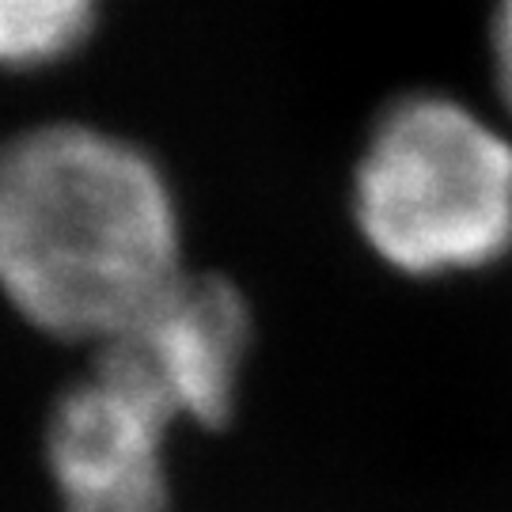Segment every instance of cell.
Masks as SVG:
<instances>
[{"mask_svg": "<svg viewBox=\"0 0 512 512\" xmlns=\"http://www.w3.org/2000/svg\"><path fill=\"white\" fill-rule=\"evenodd\" d=\"M183 270L164 167L84 122L0 145V296L61 342L99 346Z\"/></svg>", "mask_w": 512, "mask_h": 512, "instance_id": "obj_1", "label": "cell"}, {"mask_svg": "<svg viewBox=\"0 0 512 512\" xmlns=\"http://www.w3.org/2000/svg\"><path fill=\"white\" fill-rule=\"evenodd\" d=\"M353 220L403 277L497 266L512 255V129L452 92L391 99L353 167Z\"/></svg>", "mask_w": 512, "mask_h": 512, "instance_id": "obj_2", "label": "cell"}, {"mask_svg": "<svg viewBox=\"0 0 512 512\" xmlns=\"http://www.w3.org/2000/svg\"><path fill=\"white\" fill-rule=\"evenodd\" d=\"M251 349V308L228 277L179 274L99 342L95 365L160 403L175 425H224Z\"/></svg>", "mask_w": 512, "mask_h": 512, "instance_id": "obj_3", "label": "cell"}, {"mask_svg": "<svg viewBox=\"0 0 512 512\" xmlns=\"http://www.w3.org/2000/svg\"><path fill=\"white\" fill-rule=\"evenodd\" d=\"M175 421L118 372L95 365L50 410L46 463L61 512H171Z\"/></svg>", "mask_w": 512, "mask_h": 512, "instance_id": "obj_4", "label": "cell"}, {"mask_svg": "<svg viewBox=\"0 0 512 512\" xmlns=\"http://www.w3.org/2000/svg\"><path fill=\"white\" fill-rule=\"evenodd\" d=\"M103 0H0V69L35 73L76 54Z\"/></svg>", "mask_w": 512, "mask_h": 512, "instance_id": "obj_5", "label": "cell"}, {"mask_svg": "<svg viewBox=\"0 0 512 512\" xmlns=\"http://www.w3.org/2000/svg\"><path fill=\"white\" fill-rule=\"evenodd\" d=\"M490 80L512 122V0H494L490 8Z\"/></svg>", "mask_w": 512, "mask_h": 512, "instance_id": "obj_6", "label": "cell"}]
</instances>
